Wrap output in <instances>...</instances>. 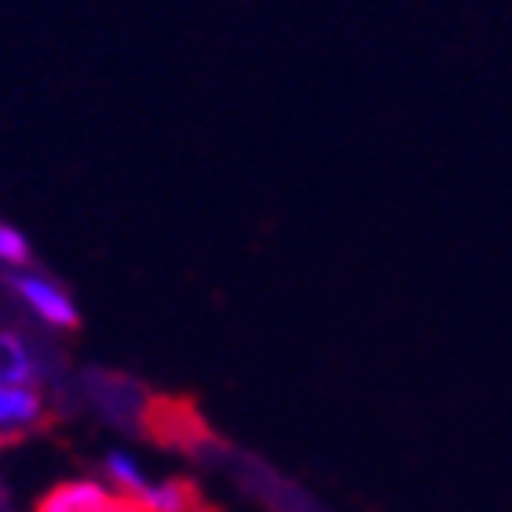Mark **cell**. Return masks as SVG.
I'll use <instances>...</instances> for the list:
<instances>
[{
    "label": "cell",
    "mask_w": 512,
    "mask_h": 512,
    "mask_svg": "<svg viewBox=\"0 0 512 512\" xmlns=\"http://www.w3.org/2000/svg\"><path fill=\"white\" fill-rule=\"evenodd\" d=\"M8 289L19 297V304L30 311L33 319L44 322L48 330H77L81 326V311H77L74 297L66 293L55 278L41 275V271H8L4 275Z\"/></svg>",
    "instance_id": "cell-1"
},
{
    "label": "cell",
    "mask_w": 512,
    "mask_h": 512,
    "mask_svg": "<svg viewBox=\"0 0 512 512\" xmlns=\"http://www.w3.org/2000/svg\"><path fill=\"white\" fill-rule=\"evenodd\" d=\"M33 512H136V509L110 491L103 480H66V483H55Z\"/></svg>",
    "instance_id": "cell-2"
},
{
    "label": "cell",
    "mask_w": 512,
    "mask_h": 512,
    "mask_svg": "<svg viewBox=\"0 0 512 512\" xmlns=\"http://www.w3.org/2000/svg\"><path fill=\"white\" fill-rule=\"evenodd\" d=\"M44 399L41 388H8L0 384V436H19L41 425Z\"/></svg>",
    "instance_id": "cell-3"
},
{
    "label": "cell",
    "mask_w": 512,
    "mask_h": 512,
    "mask_svg": "<svg viewBox=\"0 0 512 512\" xmlns=\"http://www.w3.org/2000/svg\"><path fill=\"white\" fill-rule=\"evenodd\" d=\"M0 384H8V388H37L41 384V363L33 359L30 344L8 330H0Z\"/></svg>",
    "instance_id": "cell-4"
},
{
    "label": "cell",
    "mask_w": 512,
    "mask_h": 512,
    "mask_svg": "<svg viewBox=\"0 0 512 512\" xmlns=\"http://www.w3.org/2000/svg\"><path fill=\"white\" fill-rule=\"evenodd\" d=\"M128 505L136 512H194L198 509V494L187 480L165 476V480H150L147 491Z\"/></svg>",
    "instance_id": "cell-5"
},
{
    "label": "cell",
    "mask_w": 512,
    "mask_h": 512,
    "mask_svg": "<svg viewBox=\"0 0 512 512\" xmlns=\"http://www.w3.org/2000/svg\"><path fill=\"white\" fill-rule=\"evenodd\" d=\"M103 483H107L118 498L136 502L139 494L147 491L150 476L136 454H128V450H107V458H103Z\"/></svg>",
    "instance_id": "cell-6"
},
{
    "label": "cell",
    "mask_w": 512,
    "mask_h": 512,
    "mask_svg": "<svg viewBox=\"0 0 512 512\" xmlns=\"http://www.w3.org/2000/svg\"><path fill=\"white\" fill-rule=\"evenodd\" d=\"M0 264L8 271H30L33 267V246L19 227L0 224Z\"/></svg>",
    "instance_id": "cell-7"
}]
</instances>
